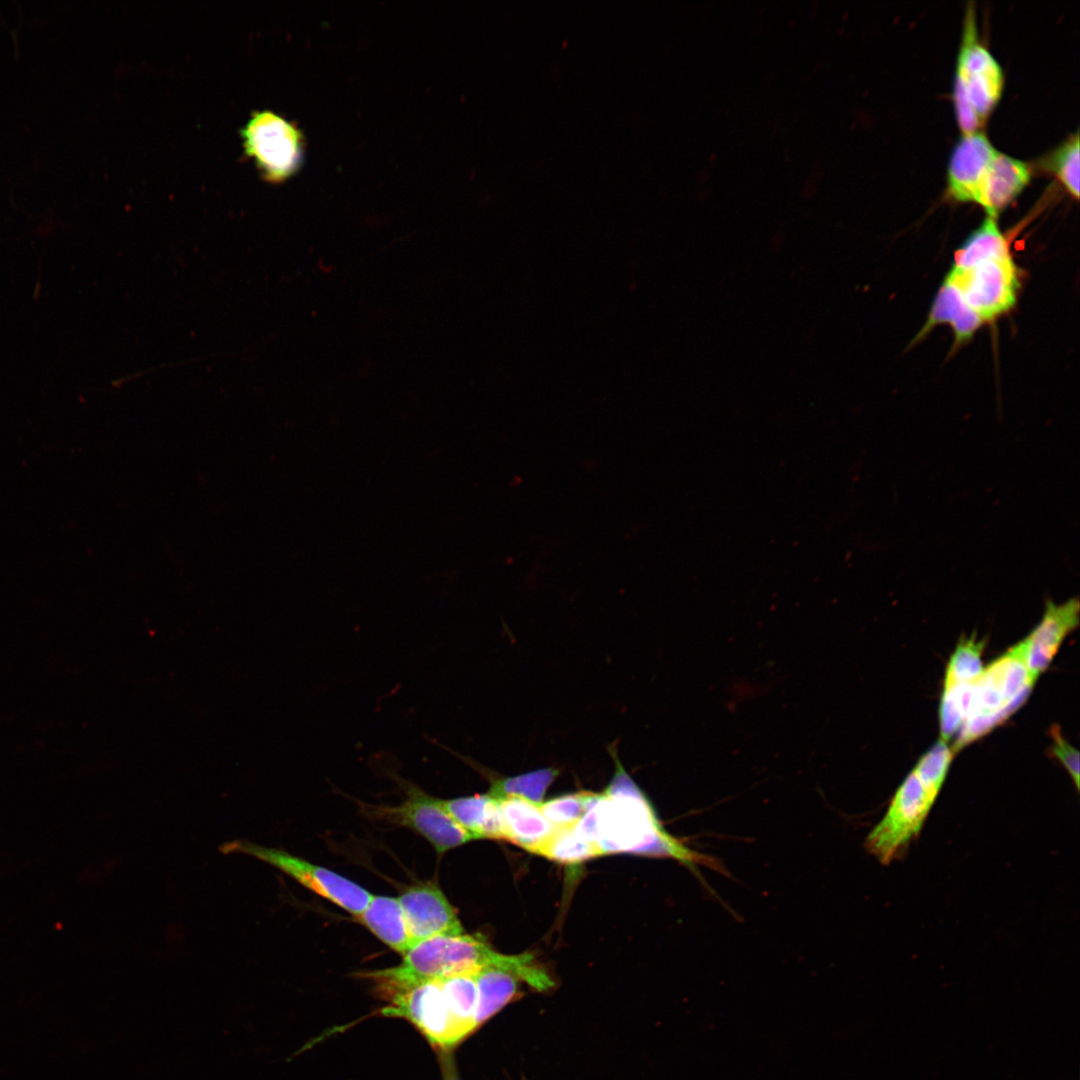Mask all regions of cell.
<instances>
[{
	"mask_svg": "<svg viewBox=\"0 0 1080 1080\" xmlns=\"http://www.w3.org/2000/svg\"><path fill=\"white\" fill-rule=\"evenodd\" d=\"M445 811L475 839H503L499 801L488 794L439 799Z\"/></svg>",
	"mask_w": 1080,
	"mask_h": 1080,
	"instance_id": "cell-15",
	"label": "cell"
},
{
	"mask_svg": "<svg viewBox=\"0 0 1080 1080\" xmlns=\"http://www.w3.org/2000/svg\"><path fill=\"white\" fill-rule=\"evenodd\" d=\"M537 854L563 864H577L601 855L598 848L581 838L573 827L556 828Z\"/></svg>",
	"mask_w": 1080,
	"mask_h": 1080,
	"instance_id": "cell-23",
	"label": "cell"
},
{
	"mask_svg": "<svg viewBox=\"0 0 1080 1080\" xmlns=\"http://www.w3.org/2000/svg\"><path fill=\"white\" fill-rule=\"evenodd\" d=\"M1009 252L1008 241L995 220L987 217L955 252L953 267H966L984 257Z\"/></svg>",
	"mask_w": 1080,
	"mask_h": 1080,
	"instance_id": "cell-22",
	"label": "cell"
},
{
	"mask_svg": "<svg viewBox=\"0 0 1080 1080\" xmlns=\"http://www.w3.org/2000/svg\"><path fill=\"white\" fill-rule=\"evenodd\" d=\"M504 840L538 853L555 832L539 805L519 797L499 800Z\"/></svg>",
	"mask_w": 1080,
	"mask_h": 1080,
	"instance_id": "cell-14",
	"label": "cell"
},
{
	"mask_svg": "<svg viewBox=\"0 0 1080 1080\" xmlns=\"http://www.w3.org/2000/svg\"><path fill=\"white\" fill-rule=\"evenodd\" d=\"M1031 178L1028 165L997 151L981 185L976 203L995 218L1025 188Z\"/></svg>",
	"mask_w": 1080,
	"mask_h": 1080,
	"instance_id": "cell-13",
	"label": "cell"
},
{
	"mask_svg": "<svg viewBox=\"0 0 1080 1080\" xmlns=\"http://www.w3.org/2000/svg\"><path fill=\"white\" fill-rule=\"evenodd\" d=\"M954 754L948 742L940 739L921 756L912 771L928 787L940 793Z\"/></svg>",
	"mask_w": 1080,
	"mask_h": 1080,
	"instance_id": "cell-27",
	"label": "cell"
},
{
	"mask_svg": "<svg viewBox=\"0 0 1080 1080\" xmlns=\"http://www.w3.org/2000/svg\"><path fill=\"white\" fill-rule=\"evenodd\" d=\"M247 154L272 181L293 175L303 158V137L295 125L270 111L253 114L242 131Z\"/></svg>",
	"mask_w": 1080,
	"mask_h": 1080,
	"instance_id": "cell-7",
	"label": "cell"
},
{
	"mask_svg": "<svg viewBox=\"0 0 1080 1080\" xmlns=\"http://www.w3.org/2000/svg\"><path fill=\"white\" fill-rule=\"evenodd\" d=\"M1049 735L1052 745L1049 753L1058 760L1071 776L1077 790L1079 789V752L1061 734L1060 727H1050Z\"/></svg>",
	"mask_w": 1080,
	"mask_h": 1080,
	"instance_id": "cell-28",
	"label": "cell"
},
{
	"mask_svg": "<svg viewBox=\"0 0 1080 1080\" xmlns=\"http://www.w3.org/2000/svg\"><path fill=\"white\" fill-rule=\"evenodd\" d=\"M1079 134L1069 136L1044 160L1045 168L1076 200L1079 198Z\"/></svg>",
	"mask_w": 1080,
	"mask_h": 1080,
	"instance_id": "cell-24",
	"label": "cell"
},
{
	"mask_svg": "<svg viewBox=\"0 0 1080 1080\" xmlns=\"http://www.w3.org/2000/svg\"><path fill=\"white\" fill-rule=\"evenodd\" d=\"M405 793L406 798L400 805L377 807L380 815L422 835L438 854L474 840L445 811L439 799L410 783H405Z\"/></svg>",
	"mask_w": 1080,
	"mask_h": 1080,
	"instance_id": "cell-9",
	"label": "cell"
},
{
	"mask_svg": "<svg viewBox=\"0 0 1080 1080\" xmlns=\"http://www.w3.org/2000/svg\"><path fill=\"white\" fill-rule=\"evenodd\" d=\"M558 773L559 771L554 768H545L514 777L501 778L492 783L487 794L498 801L508 797H519L540 805L546 790Z\"/></svg>",
	"mask_w": 1080,
	"mask_h": 1080,
	"instance_id": "cell-20",
	"label": "cell"
},
{
	"mask_svg": "<svg viewBox=\"0 0 1080 1080\" xmlns=\"http://www.w3.org/2000/svg\"><path fill=\"white\" fill-rule=\"evenodd\" d=\"M476 973H460L439 980L459 1041L476 1028Z\"/></svg>",
	"mask_w": 1080,
	"mask_h": 1080,
	"instance_id": "cell-18",
	"label": "cell"
},
{
	"mask_svg": "<svg viewBox=\"0 0 1080 1080\" xmlns=\"http://www.w3.org/2000/svg\"><path fill=\"white\" fill-rule=\"evenodd\" d=\"M1079 624V601L1071 598L1055 604L1046 601L1045 612L1040 623L1028 637L1023 639L1026 665L1031 676L1037 680L1054 656L1062 642Z\"/></svg>",
	"mask_w": 1080,
	"mask_h": 1080,
	"instance_id": "cell-11",
	"label": "cell"
},
{
	"mask_svg": "<svg viewBox=\"0 0 1080 1080\" xmlns=\"http://www.w3.org/2000/svg\"><path fill=\"white\" fill-rule=\"evenodd\" d=\"M1036 680L1026 665L1023 641L986 668L972 687L968 709L952 749L954 753L989 733L1028 698Z\"/></svg>",
	"mask_w": 1080,
	"mask_h": 1080,
	"instance_id": "cell-2",
	"label": "cell"
},
{
	"mask_svg": "<svg viewBox=\"0 0 1080 1080\" xmlns=\"http://www.w3.org/2000/svg\"><path fill=\"white\" fill-rule=\"evenodd\" d=\"M1004 78L1000 64L979 41L975 15L968 9L957 58L953 103L963 135L978 132L998 104Z\"/></svg>",
	"mask_w": 1080,
	"mask_h": 1080,
	"instance_id": "cell-4",
	"label": "cell"
},
{
	"mask_svg": "<svg viewBox=\"0 0 1080 1080\" xmlns=\"http://www.w3.org/2000/svg\"><path fill=\"white\" fill-rule=\"evenodd\" d=\"M984 641L975 633L962 637L947 664L943 688L960 684H972L982 674L984 667L981 656Z\"/></svg>",
	"mask_w": 1080,
	"mask_h": 1080,
	"instance_id": "cell-21",
	"label": "cell"
},
{
	"mask_svg": "<svg viewBox=\"0 0 1080 1080\" xmlns=\"http://www.w3.org/2000/svg\"><path fill=\"white\" fill-rule=\"evenodd\" d=\"M518 978L512 973L486 965L476 973L478 991L475 1014L476 1027L498 1012L517 993Z\"/></svg>",
	"mask_w": 1080,
	"mask_h": 1080,
	"instance_id": "cell-19",
	"label": "cell"
},
{
	"mask_svg": "<svg viewBox=\"0 0 1080 1080\" xmlns=\"http://www.w3.org/2000/svg\"><path fill=\"white\" fill-rule=\"evenodd\" d=\"M616 760L613 779L574 831L594 844L601 855L633 852L721 870L713 858L687 848L662 828L649 801Z\"/></svg>",
	"mask_w": 1080,
	"mask_h": 1080,
	"instance_id": "cell-1",
	"label": "cell"
},
{
	"mask_svg": "<svg viewBox=\"0 0 1080 1080\" xmlns=\"http://www.w3.org/2000/svg\"><path fill=\"white\" fill-rule=\"evenodd\" d=\"M397 899L412 946L430 937L464 933L455 909L437 885L430 882L416 884Z\"/></svg>",
	"mask_w": 1080,
	"mask_h": 1080,
	"instance_id": "cell-10",
	"label": "cell"
},
{
	"mask_svg": "<svg viewBox=\"0 0 1080 1080\" xmlns=\"http://www.w3.org/2000/svg\"><path fill=\"white\" fill-rule=\"evenodd\" d=\"M498 952L492 950L480 937L438 935L412 946L395 967L367 973L380 987L405 985L443 978L466 972H477L497 960Z\"/></svg>",
	"mask_w": 1080,
	"mask_h": 1080,
	"instance_id": "cell-3",
	"label": "cell"
},
{
	"mask_svg": "<svg viewBox=\"0 0 1080 1080\" xmlns=\"http://www.w3.org/2000/svg\"><path fill=\"white\" fill-rule=\"evenodd\" d=\"M381 989L389 1001L383 1014L406 1018L436 1046L449 1048L459 1042L439 980Z\"/></svg>",
	"mask_w": 1080,
	"mask_h": 1080,
	"instance_id": "cell-8",
	"label": "cell"
},
{
	"mask_svg": "<svg viewBox=\"0 0 1080 1080\" xmlns=\"http://www.w3.org/2000/svg\"><path fill=\"white\" fill-rule=\"evenodd\" d=\"M974 683L943 688L939 707L941 740L948 742L959 731L968 709Z\"/></svg>",
	"mask_w": 1080,
	"mask_h": 1080,
	"instance_id": "cell-26",
	"label": "cell"
},
{
	"mask_svg": "<svg viewBox=\"0 0 1080 1080\" xmlns=\"http://www.w3.org/2000/svg\"><path fill=\"white\" fill-rule=\"evenodd\" d=\"M599 796L600 794L592 792L566 794L542 802L539 807L554 827L571 828L579 822Z\"/></svg>",
	"mask_w": 1080,
	"mask_h": 1080,
	"instance_id": "cell-25",
	"label": "cell"
},
{
	"mask_svg": "<svg viewBox=\"0 0 1080 1080\" xmlns=\"http://www.w3.org/2000/svg\"><path fill=\"white\" fill-rule=\"evenodd\" d=\"M996 150L982 132L963 135L954 146L947 169L949 195L960 202H974Z\"/></svg>",
	"mask_w": 1080,
	"mask_h": 1080,
	"instance_id": "cell-12",
	"label": "cell"
},
{
	"mask_svg": "<svg viewBox=\"0 0 1080 1080\" xmlns=\"http://www.w3.org/2000/svg\"><path fill=\"white\" fill-rule=\"evenodd\" d=\"M220 850L225 854L248 855L269 864L354 916L361 914L372 898L370 892L353 881L281 849L234 840L223 844Z\"/></svg>",
	"mask_w": 1080,
	"mask_h": 1080,
	"instance_id": "cell-5",
	"label": "cell"
},
{
	"mask_svg": "<svg viewBox=\"0 0 1080 1080\" xmlns=\"http://www.w3.org/2000/svg\"><path fill=\"white\" fill-rule=\"evenodd\" d=\"M354 917L394 951L404 955L411 948L407 924L397 898L372 895L366 909Z\"/></svg>",
	"mask_w": 1080,
	"mask_h": 1080,
	"instance_id": "cell-16",
	"label": "cell"
},
{
	"mask_svg": "<svg viewBox=\"0 0 1080 1080\" xmlns=\"http://www.w3.org/2000/svg\"><path fill=\"white\" fill-rule=\"evenodd\" d=\"M941 323L951 325L955 339L959 343L970 339L984 323L967 305L956 287L945 279L936 294L920 336H924L935 325Z\"/></svg>",
	"mask_w": 1080,
	"mask_h": 1080,
	"instance_id": "cell-17",
	"label": "cell"
},
{
	"mask_svg": "<svg viewBox=\"0 0 1080 1080\" xmlns=\"http://www.w3.org/2000/svg\"><path fill=\"white\" fill-rule=\"evenodd\" d=\"M945 280L956 287L983 322L1009 311L1020 286L1010 252L984 257L966 267H952Z\"/></svg>",
	"mask_w": 1080,
	"mask_h": 1080,
	"instance_id": "cell-6",
	"label": "cell"
}]
</instances>
